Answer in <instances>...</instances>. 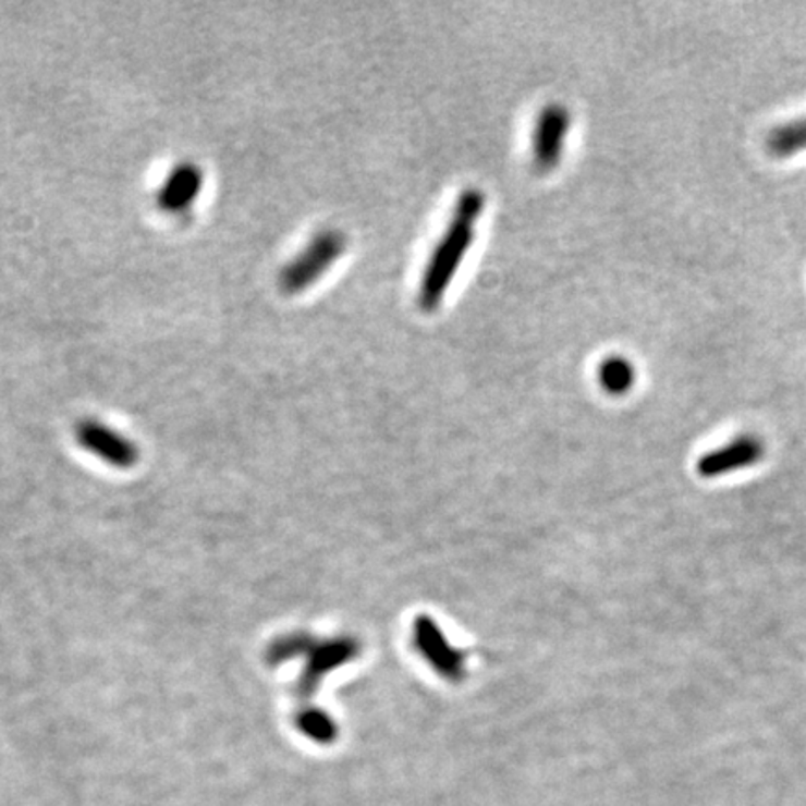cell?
Returning <instances> with one entry per match:
<instances>
[{"label": "cell", "instance_id": "obj_1", "mask_svg": "<svg viewBox=\"0 0 806 806\" xmlns=\"http://www.w3.org/2000/svg\"><path fill=\"white\" fill-rule=\"evenodd\" d=\"M484 209L486 196L478 190L463 191L455 202L449 227L429 254L420 280L418 305L423 306L424 310H436L437 306L441 305L444 293L475 243L476 222L480 221Z\"/></svg>", "mask_w": 806, "mask_h": 806}, {"label": "cell", "instance_id": "obj_2", "mask_svg": "<svg viewBox=\"0 0 806 806\" xmlns=\"http://www.w3.org/2000/svg\"><path fill=\"white\" fill-rule=\"evenodd\" d=\"M345 247L347 240L340 230L329 228L318 232L293 260L280 269V292L297 295L313 288L344 256Z\"/></svg>", "mask_w": 806, "mask_h": 806}, {"label": "cell", "instance_id": "obj_3", "mask_svg": "<svg viewBox=\"0 0 806 806\" xmlns=\"http://www.w3.org/2000/svg\"><path fill=\"white\" fill-rule=\"evenodd\" d=\"M572 114L564 105L551 103L541 109L533 127V163L541 172L557 169L564 154Z\"/></svg>", "mask_w": 806, "mask_h": 806}, {"label": "cell", "instance_id": "obj_4", "mask_svg": "<svg viewBox=\"0 0 806 806\" xmlns=\"http://www.w3.org/2000/svg\"><path fill=\"white\" fill-rule=\"evenodd\" d=\"M766 454V444L756 436H740L726 442L721 449L713 450L700 457L698 475L704 478L737 473L742 468L755 467Z\"/></svg>", "mask_w": 806, "mask_h": 806}, {"label": "cell", "instance_id": "obj_5", "mask_svg": "<svg viewBox=\"0 0 806 806\" xmlns=\"http://www.w3.org/2000/svg\"><path fill=\"white\" fill-rule=\"evenodd\" d=\"M204 190V170L193 161H182L170 170L157 191V206L164 213L180 215L198 200Z\"/></svg>", "mask_w": 806, "mask_h": 806}, {"label": "cell", "instance_id": "obj_6", "mask_svg": "<svg viewBox=\"0 0 806 806\" xmlns=\"http://www.w3.org/2000/svg\"><path fill=\"white\" fill-rule=\"evenodd\" d=\"M768 151L773 157L786 159L806 151V117L774 127L768 137Z\"/></svg>", "mask_w": 806, "mask_h": 806}, {"label": "cell", "instance_id": "obj_7", "mask_svg": "<svg viewBox=\"0 0 806 806\" xmlns=\"http://www.w3.org/2000/svg\"><path fill=\"white\" fill-rule=\"evenodd\" d=\"M599 383L611 394H625L635 383V368L630 361L620 355L604 358L599 365Z\"/></svg>", "mask_w": 806, "mask_h": 806}, {"label": "cell", "instance_id": "obj_8", "mask_svg": "<svg viewBox=\"0 0 806 806\" xmlns=\"http://www.w3.org/2000/svg\"><path fill=\"white\" fill-rule=\"evenodd\" d=\"M78 436L83 439L86 447L94 450H101L107 455H120V460L125 454H130V449L125 447L124 439L118 437L114 431L105 428L101 424L85 423L78 428Z\"/></svg>", "mask_w": 806, "mask_h": 806}, {"label": "cell", "instance_id": "obj_9", "mask_svg": "<svg viewBox=\"0 0 806 806\" xmlns=\"http://www.w3.org/2000/svg\"><path fill=\"white\" fill-rule=\"evenodd\" d=\"M305 732H308L316 740H331L334 730H332V724L327 721L326 717L314 716L306 719Z\"/></svg>", "mask_w": 806, "mask_h": 806}]
</instances>
